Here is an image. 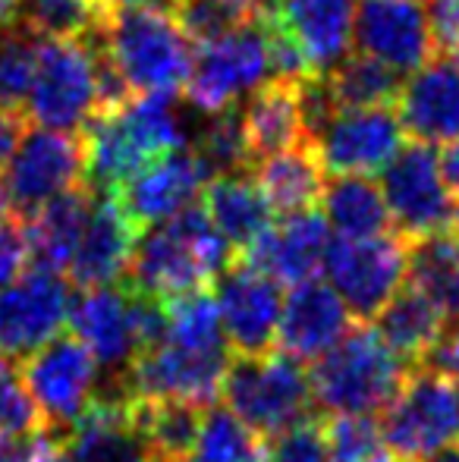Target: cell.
Returning a JSON list of instances; mask_svg holds the SVG:
<instances>
[{
  "instance_id": "obj_26",
  "label": "cell",
  "mask_w": 459,
  "mask_h": 462,
  "mask_svg": "<svg viewBox=\"0 0 459 462\" xmlns=\"http://www.w3.org/2000/svg\"><path fill=\"white\" fill-rule=\"evenodd\" d=\"M302 82H262L255 92H249V101L239 104L252 161H262L268 154L283 152V148L308 142L306 123H302Z\"/></svg>"
},
{
  "instance_id": "obj_2",
  "label": "cell",
  "mask_w": 459,
  "mask_h": 462,
  "mask_svg": "<svg viewBox=\"0 0 459 462\" xmlns=\"http://www.w3.org/2000/svg\"><path fill=\"white\" fill-rule=\"evenodd\" d=\"M133 95H177L192 69V42L161 0L111 6L92 38Z\"/></svg>"
},
{
  "instance_id": "obj_32",
  "label": "cell",
  "mask_w": 459,
  "mask_h": 462,
  "mask_svg": "<svg viewBox=\"0 0 459 462\" xmlns=\"http://www.w3.org/2000/svg\"><path fill=\"white\" fill-rule=\"evenodd\" d=\"M321 208V217L340 239H372L393 230L384 192L368 177H337L325 183Z\"/></svg>"
},
{
  "instance_id": "obj_37",
  "label": "cell",
  "mask_w": 459,
  "mask_h": 462,
  "mask_svg": "<svg viewBox=\"0 0 459 462\" xmlns=\"http://www.w3.org/2000/svg\"><path fill=\"white\" fill-rule=\"evenodd\" d=\"M208 116L211 120L205 123L198 139L192 142V154L198 158L202 171L208 173V180L230 177V173H245L252 164V154H249V142H245L243 110H239V104L224 107Z\"/></svg>"
},
{
  "instance_id": "obj_21",
  "label": "cell",
  "mask_w": 459,
  "mask_h": 462,
  "mask_svg": "<svg viewBox=\"0 0 459 462\" xmlns=\"http://www.w3.org/2000/svg\"><path fill=\"white\" fill-rule=\"evenodd\" d=\"M403 133L422 145H444L459 135V54L435 51L403 82L393 104Z\"/></svg>"
},
{
  "instance_id": "obj_10",
  "label": "cell",
  "mask_w": 459,
  "mask_h": 462,
  "mask_svg": "<svg viewBox=\"0 0 459 462\" xmlns=\"http://www.w3.org/2000/svg\"><path fill=\"white\" fill-rule=\"evenodd\" d=\"M325 271L349 315L374 321L384 302L406 283V239L397 233L372 239H334Z\"/></svg>"
},
{
  "instance_id": "obj_38",
  "label": "cell",
  "mask_w": 459,
  "mask_h": 462,
  "mask_svg": "<svg viewBox=\"0 0 459 462\" xmlns=\"http://www.w3.org/2000/svg\"><path fill=\"white\" fill-rule=\"evenodd\" d=\"M183 35L196 44H208L255 23L262 0H164Z\"/></svg>"
},
{
  "instance_id": "obj_35",
  "label": "cell",
  "mask_w": 459,
  "mask_h": 462,
  "mask_svg": "<svg viewBox=\"0 0 459 462\" xmlns=\"http://www.w3.org/2000/svg\"><path fill=\"white\" fill-rule=\"evenodd\" d=\"M111 4L107 0H13V25L35 38L98 35Z\"/></svg>"
},
{
  "instance_id": "obj_6",
  "label": "cell",
  "mask_w": 459,
  "mask_h": 462,
  "mask_svg": "<svg viewBox=\"0 0 459 462\" xmlns=\"http://www.w3.org/2000/svg\"><path fill=\"white\" fill-rule=\"evenodd\" d=\"M378 425L397 462L428 459L459 440V387L431 365L409 368Z\"/></svg>"
},
{
  "instance_id": "obj_20",
  "label": "cell",
  "mask_w": 459,
  "mask_h": 462,
  "mask_svg": "<svg viewBox=\"0 0 459 462\" xmlns=\"http://www.w3.org/2000/svg\"><path fill=\"white\" fill-rule=\"evenodd\" d=\"M258 19L289 35L312 73L321 76L349 54L355 0H262Z\"/></svg>"
},
{
  "instance_id": "obj_50",
  "label": "cell",
  "mask_w": 459,
  "mask_h": 462,
  "mask_svg": "<svg viewBox=\"0 0 459 462\" xmlns=\"http://www.w3.org/2000/svg\"><path fill=\"white\" fill-rule=\"evenodd\" d=\"M13 450H16V447H13V440H10V438H4V434H0V462H10Z\"/></svg>"
},
{
  "instance_id": "obj_36",
  "label": "cell",
  "mask_w": 459,
  "mask_h": 462,
  "mask_svg": "<svg viewBox=\"0 0 459 462\" xmlns=\"http://www.w3.org/2000/svg\"><path fill=\"white\" fill-rule=\"evenodd\" d=\"M186 462H268V447L227 406H208Z\"/></svg>"
},
{
  "instance_id": "obj_24",
  "label": "cell",
  "mask_w": 459,
  "mask_h": 462,
  "mask_svg": "<svg viewBox=\"0 0 459 462\" xmlns=\"http://www.w3.org/2000/svg\"><path fill=\"white\" fill-rule=\"evenodd\" d=\"M135 236H139V230L129 224L123 208L116 205L114 192H105L101 199L95 195L92 214H88L76 255L67 268L76 290L111 286L120 277H126Z\"/></svg>"
},
{
  "instance_id": "obj_14",
  "label": "cell",
  "mask_w": 459,
  "mask_h": 462,
  "mask_svg": "<svg viewBox=\"0 0 459 462\" xmlns=\"http://www.w3.org/2000/svg\"><path fill=\"white\" fill-rule=\"evenodd\" d=\"M67 321L73 337L92 353L107 381H123L142 353L139 296L133 286H88L69 296Z\"/></svg>"
},
{
  "instance_id": "obj_11",
  "label": "cell",
  "mask_w": 459,
  "mask_h": 462,
  "mask_svg": "<svg viewBox=\"0 0 459 462\" xmlns=\"http://www.w3.org/2000/svg\"><path fill=\"white\" fill-rule=\"evenodd\" d=\"M268 73V38L255 19L243 29L227 32L224 38L202 44V51L192 57L183 92L196 110L217 114V110L239 104V97L255 92Z\"/></svg>"
},
{
  "instance_id": "obj_34",
  "label": "cell",
  "mask_w": 459,
  "mask_h": 462,
  "mask_svg": "<svg viewBox=\"0 0 459 462\" xmlns=\"http://www.w3.org/2000/svg\"><path fill=\"white\" fill-rule=\"evenodd\" d=\"M325 76L327 95L334 97L337 110H362V107H393L403 88L397 69L374 60L368 54H346L334 63Z\"/></svg>"
},
{
  "instance_id": "obj_1",
  "label": "cell",
  "mask_w": 459,
  "mask_h": 462,
  "mask_svg": "<svg viewBox=\"0 0 459 462\" xmlns=\"http://www.w3.org/2000/svg\"><path fill=\"white\" fill-rule=\"evenodd\" d=\"M86 183L95 192H114L129 177L186 145L183 116L173 95H135L116 107H98L82 123Z\"/></svg>"
},
{
  "instance_id": "obj_4",
  "label": "cell",
  "mask_w": 459,
  "mask_h": 462,
  "mask_svg": "<svg viewBox=\"0 0 459 462\" xmlns=\"http://www.w3.org/2000/svg\"><path fill=\"white\" fill-rule=\"evenodd\" d=\"M409 374L374 328H349L308 371L315 409L334 415H374L397 396Z\"/></svg>"
},
{
  "instance_id": "obj_55",
  "label": "cell",
  "mask_w": 459,
  "mask_h": 462,
  "mask_svg": "<svg viewBox=\"0 0 459 462\" xmlns=\"http://www.w3.org/2000/svg\"><path fill=\"white\" fill-rule=\"evenodd\" d=\"M456 224H459V214H456Z\"/></svg>"
},
{
  "instance_id": "obj_41",
  "label": "cell",
  "mask_w": 459,
  "mask_h": 462,
  "mask_svg": "<svg viewBox=\"0 0 459 462\" xmlns=\"http://www.w3.org/2000/svg\"><path fill=\"white\" fill-rule=\"evenodd\" d=\"M38 431H44V421L25 390L19 365L0 353V434L10 440H25Z\"/></svg>"
},
{
  "instance_id": "obj_44",
  "label": "cell",
  "mask_w": 459,
  "mask_h": 462,
  "mask_svg": "<svg viewBox=\"0 0 459 462\" xmlns=\"http://www.w3.org/2000/svg\"><path fill=\"white\" fill-rule=\"evenodd\" d=\"M428 29L435 51L459 54V0H428Z\"/></svg>"
},
{
  "instance_id": "obj_3",
  "label": "cell",
  "mask_w": 459,
  "mask_h": 462,
  "mask_svg": "<svg viewBox=\"0 0 459 462\" xmlns=\"http://www.w3.org/2000/svg\"><path fill=\"white\" fill-rule=\"evenodd\" d=\"M230 264V245L205 208L189 205L173 217L148 226L133 245L126 286L161 302L208 290Z\"/></svg>"
},
{
  "instance_id": "obj_22",
  "label": "cell",
  "mask_w": 459,
  "mask_h": 462,
  "mask_svg": "<svg viewBox=\"0 0 459 462\" xmlns=\"http://www.w3.org/2000/svg\"><path fill=\"white\" fill-rule=\"evenodd\" d=\"M349 330V311L325 280H306L283 299L277 343L296 362H315Z\"/></svg>"
},
{
  "instance_id": "obj_25",
  "label": "cell",
  "mask_w": 459,
  "mask_h": 462,
  "mask_svg": "<svg viewBox=\"0 0 459 462\" xmlns=\"http://www.w3.org/2000/svg\"><path fill=\"white\" fill-rule=\"evenodd\" d=\"M95 195H98L95 189L79 183L67 189V192H60L57 199L44 201L25 220H19L25 233V245H29V258L35 262V268L57 271V274H63L69 268L79 236L86 230V220L92 214Z\"/></svg>"
},
{
  "instance_id": "obj_29",
  "label": "cell",
  "mask_w": 459,
  "mask_h": 462,
  "mask_svg": "<svg viewBox=\"0 0 459 462\" xmlns=\"http://www.w3.org/2000/svg\"><path fill=\"white\" fill-rule=\"evenodd\" d=\"M202 406H192L183 400H145V396L126 400V421L148 459H189L198 428H202Z\"/></svg>"
},
{
  "instance_id": "obj_45",
  "label": "cell",
  "mask_w": 459,
  "mask_h": 462,
  "mask_svg": "<svg viewBox=\"0 0 459 462\" xmlns=\"http://www.w3.org/2000/svg\"><path fill=\"white\" fill-rule=\"evenodd\" d=\"M10 462H73V459H69V450H67V438L50 431V428H44V431L25 438L23 447L13 450Z\"/></svg>"
},
{
  "instance_id": "obj_42",
  "label": "cell",
  "mask_w": 459,
  "mask_h": 462,
  "mask_svg": "<svg viewBox=\"0 0 459 462\" xmlns=\"http://www.w3.org/2000/svg\"><path fill=\"white\" fill-rule=\"evenodd\" d=\"M268 462H331L325 425L318 419H308L283 431L268 450Z\"/></svg>"
},
{
  "instance_id": "obj_30",
  "label": "cell",
  "mask_w": 459,
  "mask_h": 462,
  "mask_svg": "<svg viewBox=\"0 0 459 462\" xmlns=\"http://www.w3.org/2000/svg\"><path fill=\"white\" fill-rule=\"evenodd\" d=\"M325 173L327 171L318 158V148L312 142H299V145L258 161L255 183L262 186L274 214H296L308 211L321 201Z\"/></svg>"
},
{
  "instance_id": "obj_39",
  "label": "cell",
  "mask_w": 459,
  "mask_h": 462,
  "mask_svg": "<svg viewBox=\"0 0 459 462\" xmlns=\"http://www.w3.org/2000/svg\"><path fill=\"white\" fill-rule=\"evenodd\" d=\"M35 63L38 38L19 25H4L0 29V107L23 114L32 79H35Z\"/></svg>"
},
{
  "instance_id": "obj_27",
  "label": "cell",
  "mask_w": 459,
  "mask_h": 462,
  "mask_svg": "<svg viewBox=\"0 0 459 462\" xmlns=\"http://www.w3.org/2000/svg\"><path fill=\"white\" fill-rule=\"evenodd\" d=\"M447 318L450 311L441 302H435L418 286L406 283L374 315V321H378L374 330L403 362L422 365L447 330Z\"/></svg>"
},
{
  "instance_id": "obj_7",
  "label": "cell",
  "mask_w": 459,
  "mask_h": 462,
  "mask_svg": "<svg viewBox=\"0 0 459 462\" xmlns=\"http://www.w3.org/2000/svg\"><path fill=\"white\" fill-rule=\"evenodd\" d=\"M38 126L73 133L98 107V48L88 38H38L35 79L29 92Z\"/></svg>"
},
{
  "instance_id": "obj_5",
  "label": "cell",
  "mask_w": 459,
  "mask_h": 462,
  "mask_svg": "<svg viewBox=\"0 0 459 462\" xmlns=\"http://www.w3.org/2000/svg\"><path fill=\"white\" fill-rule=\"evenodd\" d=\"M221 396L224 406L262 440H277L283 431L312 419L315 409L308 368L287 353L230 359Z\"/></svg>"
},
{
  "instance_id": "obj_17",
  "label": "cell",
  "mask_w": 459,
  "mask_h": 462,
  "mask_svg": "<svg viewBox=\"0 0 459 462\" xmlns=\"http://www.w3.org/2000/svg\"><path fill=\"white\" fill-rule=\"evenodd\" d=\"M69 311V286L57 271L32 268L0 290V353L25 359L60 334Z\"/></svg>"
},
{
  "instance_id": "obj_28",
  "label": "cell",
  "mask_w": 459,
  "mask_h": 462,
  "mask_svg": "<svg viewBox=\"0 0 459 462\" xmlns=\"http://www.w3.org/2000/svg\"><path fill=\"white\" fill-rule=\"evenodd\" d=\"M205 192V214L217 226L233 252L239 258L271 230L274 224V208L268 205L262 186L249 173H230V177L208 180Z\"/></svg>"
},
{
  "instance_id": "obj_9",
  "label": "cell",
  "mask_w": 459,
  "mask_h": 462,
  "mask_svg": "<svg viewBox=\"0 0 459 462\" xmlns=\"http://www.w3.org/2000/svg\"><path fill=\"white\" fill-rule=\"evenodd\" d=\"M230 365V346H202L164 337L154 346L142 349L126 371L133 396L145 400H183L192 406H215Z\"/></svg>"
},
{
  "instance_id": "obj_33",
  "label": "cell",
  "mask_w": 459,
  "mask_h": 462,
  "mask_svg": "<svg viewBox=\"0 0 459 462\" xmlns=\"http://www.w3.org/2000/svg\"><path fill=\"white\" fill-rule=\"evenodd\" d=\"M406 280L454 315L459 290V224L406 239Z\"/></svg>"
},
{
  "instance_id": "obj_48",
  "label": "cell",
  "mask_w": 459,
  "mask_h": 462,
  "mask_svg": "<svg viewBox=\"0 0 459 462\" xmlns=\"http://www.w3.org/2000/svg\"><path fill=\"white\" fill-rule=\"evenodd\" d=\"M437 171H441V180H444V186H447V192L454 195L459 205V135L444 142V152L437 154Z\"/></svg>"
},
{
  "instance_id": "obj_31",
  "label": "cell",
  "mask_w": 459,
  "mask_h": 462,
  "mask_svg": "<svg viewBox=\"0 0 459 462\" xmlns=\"http://www.w3.org/2000/svg\"><path fill=\"white\" fill-rule=\"evenodd\" d=\"M67 450L73 462H145L139 438L126 421V402L98 396L95 406L69 428Z\"/></svg>"
},
{
  "instance_id": "obj_12",
  "label": "cell",
  "mask_w": 459,
  "mask_h": 462,
  "mask_svg": "<svg viewBox=\"0 0 459 462\" xmlns=\"http://www.w3.org/2000/svg\"><path fill=\"white\" fill-rule=\"evenodd\" d=\"M4 192L13 217L25 220L35 214L44 201L57 199L67 189L86 180V161H82V139L60 129L35 126L25 129L13 152L10 164L4 167Z\"/></svg>"
},
{
  "instance_id": "obj_15",
  "label": "cell",
  "mask_w": 459,
  "mask_h": 462,
  "mask_svg": "<svg viewBox=\"0 0 459 462\" xmlns=\"http://www.w3.org/2000/svg\"><path fill=\"white\" fill-rule=\"evenodd\" d=\"M217 283V315L224 324V337L236 356H262L271 353L280 324L283 292L274 277L258 271L245 258L230 262Z\"/></svg>"
},
{
  "instance_id": "obj_46",
  "label": "cell",
  "mask_w": 459,
  "mask_h": 462,
  "mask_svg": "<svg viewBox=\"0 0 459 462\" xmlns=\"http://www.w3.org/2000/svg\"><path fill=\"white\" fill-rule=\"evenodd\" d=\"M428 365L437 368L441 374H447L450 381L459 387V324L450 330H444V337L437 340V346L431 349Z\"/></svg>"
},
{
  "instance_id": "obj_19",
  "label": "cell",
  "mask_w": 459,
  "mask_h": 462,
  "mask_svg": "<svg viewBox=\"0 0 459 462\" xmlns=\"http://www.w3.org/2000/svg\"><path fill=\"white\" fill-rule=\"evenodd\" d=\"M353 38L362 54L397 73H412L435 57L428 16L418 0H359Z\"/></svg>"
},
{
  "instance_id": "obj_8",
  "label": "cell",
  "mask_w": 459,
  "mask_h": 462,
  "mask_svg": "<svg viewBox=\"0 0 459 462\" xmlns=\"http://www.w3.org/2000/svg\"><path fill=\"white\" fill-rule=\"evenodd\" d=\"M19 374L44 428L57 434H67L95 406L101 390L98 362L73 334H57L32 349Z\"/></svg>"
},
{
  "instance_id": "obj_47",
  "label": "cell",
  "mask_w": 459,
  "mask_h": 462,
  "mask_svg": "<svg viewBox=\"0 0 459 462\" xmlns=\"http://www.w3.org/2000/svg\"><path fill=\"white\" fill-rule=\"evenodd\" d=\"M25 135V120L19 110L0 107V171L10 164L13 152H16L19 139Z\"/></svg>"
},
{
  "instance_id": "obj_16",
  "label": "cell",
  "mask_w": 459,
  "mask_h": 462,
  "mask_svg": "<svg viewBox=\"0 0 459 462\" xmlns=\"http://www.w3.org/2000/svg\"><path fill=\"white\" fill-rule=\"evenodd\" d=\"M403 123L393 107L337 110L312 142L327 173L334 177H368L384 171L403 148Z\"/></svg>"
},
{
  "instance_id": "obj_43",
  "label": "cell",
  "mask_w": 459,
  "mask_h": 462,
  "mask_svg": "<svg viewBox=\"0 0 459 462\" xmlns=\"http://www.w3.org/2000/svg\"><path fill=\"white\" fill-rule=\"evenodd\" d=\"M25 262H29V245L23 224L16 217L0 220V290L23 274Z\"/></svg>"
},
{
  "instance_id": "obj_52",
  "label": "cell",
  "mask_w": 459,
  "mask_h": 462,
  "mask_svg": "<svg viewBox=\"0 0 459 462\" xmlns=\"http://www.w3.org/2000/svg\"><path fill=\"white\" fill-rule=\"evenodd\" d=\"M111 6H129V4H145V0H107ZM164 4V0H161Z\"/></svg>"
},
{
  "instance_id": "obj_18",
  "label": "cell",
  "mask_w": 459,
  "mask_h": 462,
  "mask_svg": "<svg viewBox=\"0 0 459 462\" xmlns=\"http://www.w3.org/2000/svg\"><path fill=\"white\" fill-rule=\"evenodd\" d=\"M208 186V173L202 171L192 148H173L161 154L148 167H142L135 177L114 189L116 205L129 217L135 230H145L161 220L173 217L183 208L196 205L198 192Z\"/></svg>"
},
{
  "instance_id": "obj_51",
  "label": "cell",
  "mask_w": 459,
  "mask_h": 462,
  "mask_svg": "<svg viewBox=\"0 0 459 462\" xmlns=\"http://www.w3.org/2000/svg\"><path fill=\"white\" fill-rule=\"evenodd\" d=\"M10 217V205H6V192H4V186H0V220H6Z\"/></svg>"
},
{
  "instance_id": "obj_49",
  "label": "cell",
  "mask_w": 459,
  "mask_h": 462,
  "mask_svg": "<svg viewBox=\"0 0 459 462\" xmlns=\"http://www.w3.org/2000/svg\"><path fill=\"white\" fill-rule=\"evenodd\" d=\"M422 462H459V440H456V444H450V447H444V450L431 453V457L422 459Z\"/></svg>"
},
{
  "instance_id": "obj_53",
  "label": "cell",
  "mask_w": 459,
  "mask_h": 462,
  "mask_svg": "<svg viewBox=\"0 0 459 462\" xmlns=\"http://www.w3.org/2000/svg\"><path fill=\"white\" fill-rule=\"evenodd\" d=\"M454 315H459V290H456V299H454Z\"/></svg>"
},
{
  "instance_id": "obj_40",
  "label": "cell",
  "mask_w": 459,
  "mask_h": 462,
  "mask_svg": "<svg viewBox=\"0 0 459 462\" xmlns=\"http://www.w3.org/2000/svg\"><path fill=\"white\" fill-rule=\"evenodd\" d=\"M331 462H397L372 415H334L325 428Z\"/></svg>"
},
{
  "instance_id": "obj_23",
  "label": "cell",
  "mask_w": 459,
  "mask_h": 462,
  "mask_svg": "<svg viewBox=\"0 0 459 462\" xmlns=\"http://www.w3.org/2000/svg\"><path fill=\"white\" fill-rule=\"evenodd\" d=\"M327 245H331V226L308 208V211L283 214L280 224H271V230L243 258L277 283L299 286L315 280L325 268Z\"/></svg>"
},
{
  "instance_id": "obj_54",
  "label": "cell",
  "mask_w": 459,
  "mask_h": 462,
  "mask_svg": "<svg viewBox=\"0 0 459 462\" xmlns=\"http://www.w3.org/2000/svg\"><path fill=\"white\" fill-rule=\"evenodd\" d=\"M145 462H164V459H145Z\"/></svg>"
},
{
  "instance_id": "obj_13",
  "label": "cell",
  "mask_w": 459,
  "mask_h": 462,
  "mask_svg": "<svg viewBox=\"0 0 459 462\" xmlns=\"http://www.w3.org/2000/svg\"><path fill=\"white\" fill-rule=\"evenodd\" d=\"M381 192L387 201L390 226L403 239H416L456 224L459 205L444 186L441 171H437V154L431 145L412 142V145L399 148L390 164L384 167Z\"/></svg>"
}]
</instances>
